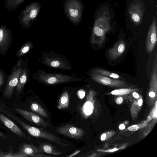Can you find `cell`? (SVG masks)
<instances>
[{
	"label": "cell",
	"instance_id": "obj_1",
	"mask_svg": "<svg viewBox=\"0 0 157 157\" xmlns=\"http://www.w3.org/2000/svg\"><path fill=\"white\" fill-rule=\"evenodd\" d=\"M107 11H101L94 21L91 37L93 44L101 46L104 42L106 33L111 29L110 17Z\"/></svg>",
	"mask_w": 157,
	"mask_h": 157
},
{
	"label": "cell",
	"instance_id": "obj_2",
	"mask_svg": "<svg viewBox=\"0 0 157 157\" xmlns=\"http://www.w3.org/2000/svg\"><path fill=\"white\" fill-rule=\"evenodd\" d=\"M1 110V111L4 113L8 116L12 118L18 122L22 128L31 136L38 138L45 139L63 147L69 146L68 144L62 142L58 137L54 135L36 127L29 125L3 109H2Z\"/></svg>",
	"mask_w": 157,
	"mask_h": 157
},
{
	"label": "cell",
	"instance_id": "obj_3",
	"mask_svg": "<svg viewBox=\"0 0 157 157\" xmlns=\"http://www.w3.org/2000/svg\"><path fill=\"white\" fill-rule=\"evenodd\" d=\"M63 7L64 13L70 21L75 24L80 23L84 9L80 0H65Z\"/></svg>",
	"mask_w": 157,
	"mask_h": 157
},
{
	"label": "cell",
	"instance_id": "obj_4",
	"mask_svg": "<svg viewBox=\"0 0 157 157\" xmlns=\"http://www.w3.org/2000/svg\"><path fill=\"white\" fill-rule=\"evenodd\" d=\"M41 5L34 2L28 5L21 12L19 16L20 23L26 28H29L36 19L40 10Z\"/></svg>",
	"mask_w": 157,
	"mask_h": 157
},
{
	"label": "cell",
	"instance_id": "obj_5",
	"mask_svg": "<svg viewBox=\"0 0 157 157\" xmlns=\"http://www.w3.org/2000/svg\"><path fill=\"white\" fill-rule=\"evenodd\" d=\"M38 76L41 82L48 85H54L82 79L72 76L57 73H47L43 71L39 73Z\"/></svg>",
	"mask_w": 157,
	"mask_h": 157
},
{
	"label": "cell",
	"instance_id": "obj_6",
	"mask_svg": "<svg viewBox=\"0 0 157 157\" xmlns=\"http://www.w3.org/2000/svg\"><path fill=\"white\" fill-rule=\"evenodd\" d=\"M91 77L95 81L106 86L113 87H122L127 86L124 81L98 73L92 72Z\"/></svg>",
	"mask_w": 157,
	"mask_h": 157
},
{
	"label": "cell",
	"instance_id": "obj_7",
	"mask_svg": "<svg viewBox=\"0 0 157 157\" xmlns=\"http://www.w3.org/2000/svg\"><path fill=\"white\" fill-rule=\"evenodd\" d=\"M57 133L70 138L79 139L84 135V130L74 125L66 124L56 129Z\"/></svg>",
	"mask_w": 157,
	"mask_h": 157
},
{
	"label": "cell",
	"instance_id": "obj_8",
	"mask_svg": "<svg viewBox=\"0 0 157 157\" xmlns=\"http://www.w3.org/2000/svg\"><path fill=\"white\" fill-rule=\"evenodd\" d=\"M21 63V61L18 63L17 68H15L10 76L4 91V96L10 98L12 96L13 90L17 86L20 72L21 70L19 67Z\"/></svg>",
	"mask_w": 157,
	"mask_h": 157
},
{
	"label": "cell",
	"instance_id": "obj_9",
	"mask_svg": "<svg viewBox=\"0 0 157 157\" xmlns=\"http://www.w3.org/2000/svg\"><path fill=\"white\" fill-rule=\"evenodd\" d=\"M15 109L22 116L32 123L45 128L49 125L48 122L35 113L19 108Z\"/></svg>",
	"mask_w": 157,
	"mask_h": 157
},
{
	"label": "cell",
	"instance_id": "obj_10",
	"mask_svg": "<svg viewBox=\"0 0 157 157\" xmlns=\"http://www.w3.org/2000/svg\"><path fill=\"white\" fill-rule=\"evenodd\" d=\"M144 8L141 3H132L128 9L131 20L136 25H140L143 19Z\"/></svg>",
	"mask_w": 157,
	"mask_h": 157
},
{
	"label": "cell",
	"instance_id": "obj_11",
	"mask_svg": "<svg viewBox=\"0 0 157 157\" xmlns=\"http://www.w3.org/2000/svg\"><path fill=\"white\" fill-rule=\"evenodd\" d=\"M157 26L155 20L152 21L148 31L146 41V49L151 53L155 48L157 42Z\"/></svg>",
	"mask_w": 157,
	"mask_h": 157
},
{
	"label": "cell",
	"instance_id": "obj_12",
	"mask_svg": "<svg viewBox=\"0 0 157 157\" xmlns=\"http://www.w3.org/2000/svg\"><path fill=\"white\" fill-rule=\"evenodd\" d=\"M19 152L27 156L33 157H54L40 153L39 149L32 144H22Z\"/></svg>",
	"mask_w": 157,
	"mask_h": 157
},
{
	"label": "cell",
	"instance_id": "obj_13",
	"mask_svg": "<svg viewBox=\"0 0 157 157\" xmlns=\"http://www.w3.org/2000/svg\"><path fill=\"white\" fill-rule=\"evenodd\" d=\"M125 49V43L123 40H121L108 50V56L111 60L116 59L123 53Z\"/></svg>",
	"mask_w": 157,
	"mask_h": 157
},
{
	"label": "cell",
	"instance_id": "obj_14",
	"mask_svg": "<svg viewBox=\"0 0 157 157\" xmlns=\"http://www.w3.org/2000/svg\"><path fill=\"white\" fill-rule=\"evenodd\" d=\"M0 120L13 133L21 137L26 138L22 131L14 122L0 113Z\"/></svg>",
	"mask_w": 157,
	"mask_h": 157
},
{
	"label": "cell",
	"instance_id": "obj_15",
	"mask_svg": "<svg viewBox=\"0 0 157 157\" xmlns=\"http://www.w3.org/2000/svg\"><path fill=\"white\" fill-rule=\"evenodd\" d=\"M94 94L93 90L89 91L86 100L82 108V113L85 117H88L93 112L94 107L93 99Z\"/></svg>",
	"mask_w": 157,
	"mask_h": 157
},
{
	"label": "cell",
	"instance_id": "obj_16",
	"mask_svg": "<svg viewBox=\"0 0 157 157\" xmlns=\"http://www.w3.org/2000/svg\"><path fill=\"white\" fill-rule=\"evenodd\" d=\"M44 62L52 67L64 70L70 69V67L67 65L66 63L59 58L45 57L44 59Z\"/></svg>",
	"mask_w": 157,
	"mask_h": 157
},
{
	"label": "cell",
	"instance_id": "obj_17",
	"mask_svg": "<svg viewBox=\"0 0 157 157\" xmlns=\"http://www.w3.org/2000/svg\"><path fill=\"white\" fill-rule=\"evenodd\" d=\"M38 147L40 152L55 155H60L62 153L52 144L47 143H39Z\"/></svg>",
	"mask_w": 157,
	"mask_h": 157
},
{
	"label": "cell",
	"instance_id": "obj_18",
	"mask_svg": "<svg viewBox=\"0 0 157 157\" xmlns=\"http://www.w3.org/2000/svg\"><path fill=\"white\" fill-rule=\"evenodd\" d=\"M10 32L5 25L0 27V47L2 49L8 43Z\"/></svg>",
	"mask_w": 157,
	"mask_h": 157
},
{
	"label": "cell",
	"instance_id": "obj_19",
	"mask_svg": "<svg viewBox=\"0 0 157 157\" xmlns=\"http://www.w3.org/2000/svg\"><path fill=\"white\" fill-rule=\"evenodd\" d=\"M27 79V71L25 69L21 70L17 85L16 90L18 93H20L26 83Z\"/></svg>",
	"mask_w": 157,
	"mask_h": 157
},
{
	"label": "cell",
	"instance_id": "obj_20",
	"mask_svg": "<svg viewBox=\"0 0 157 157\" xmlns=\"http://www.w3.org/2000/svg\"><path fill=\"white\" fill-rule=\"evenodd\" d=\"M25 0H5V7L9 12L15 10Z\"/></svg>",
	"mask_w": 157,
	"mask_h": 157
},
{
	"label": "cell",
	"instance_id": "obj_21",
	"mask_svg": "<svg viewBox=\"0 0 157 157\" xmlns=\"http://www.w3.org/2000/svg\"><path fill=\"white\" fill-rule=\"evenodd\" d=\"M30 108L33 111L44 117H48L46 111L40 104L36 102H33L31 104Z\"/></svg>",
	"mask_w": 157,
	"mask_h": 157
},
{
	"label": "cell",
	"instance_id": "obj_22",
	"mask_svg": "<svg viewBox=\"0 0 157 157\" xmlns=\"http://www.w3.org/2000/svg\"><path fill=\"white\" fill-rule=\"evenodd\" d=\"M69 97L67 91H64L60 96L58 102V105L62 109L67 108L69 105Z\"/></svg>",
	"mask_w": 157,
	"mask_h": 157
},
{
	"label": "cell",
	"instance_id": "obj_23",
	"mask_svg": "<svg viewBox=\"0 0 157 157\" xmlns=\"http://www.w3.org/2000/svg\"><path fill=\"white\" fill-rule=\"evenodd\" d=\"M137 90L136 89L121 88L114 90L107 94L116 95H122L130 94L133 92L137 91Z\"/></svg>",
	"mask_w": 157,
	"mask_h": 157
},
{
	"label": "cell",
	"instance_id": "obj_24",
	"mask_svg": "<svg viewBox=\"0 0 157 157\" xmlns=\"http://www.w3.org/2000/svg\"><path fill=\"white\" fill-rule=\"evenodd\" d=\"M93 72L99 73L105 76L115 79H118L120 77L119 75L115 73H113L101 69H96L93 71Z\"/></svg>",
	"mask_w": 157,
	"mask_h": 157
},
{
	"label": "cell",
	"instance_id": "obj_25",
	"mask_svg": "<svg viewBox=\"0 0 157 157\" xmlns=\"http://www.w3.org/2000/svg\"><path fill=\"white\" fill-rule=\"evenodd\" d=\"M31 46V44L30 43H28L25 44L20 49L18 53V55L21 56L27 53L29 50Z\"/></svg>",
	"mask_w": 157,
	"mask_h": 157
},
{
	"label": "cell",
	"instance_id": "obj_26",
	"mask_svg": "<svg viewBox=\"0 0 157 157\" xmlns=\"http://www.w3.org/2000/svg\"><path fill=\"white\" fill-rule=\"evenodd\" d=\"M12 151V150H11L9 152L6 153L4 157H27V155L20 152L13 153Z\"/></svg>",
	"mask_w": 157,
	"mask_h": 157
},
{
	"label": "cell",
	"instance_id": "obj_27",
	"mask_svg": "<svg viewBox=\"0 0 157 157\" xmlns=\"http://www.w3.org/2000/svg\"><path fill=\"white\" fill-rule=\"evenodd\" d=\"M115 132L113 131H110L104 133L101 135L100 140L101 141L107 140L109 138L111 137Z\"/></svg>",
	"mask_w": 157,
	"mask_h": 157
},
{
	"label": "cell",
	"instance_id": "obj_28",
	"mask_svg": "<svg viewBox=\"0 0 157 157\" xmlns=\"http://www.w3.org/2000/svg\"><path fill=\"white\" fill-rule=\"evenodd\" d=\"M86 93L83 89H80L77 92V94L79 98L81 99H83L85 96Z\"/></svg>",
	"mask_w": 157,
	"mask_h": 157
},
{
	"label": "cell",
	"instance_id": "obj_29",
	"mask_svg": "<svg viewBox=\"0 0 157 157\" xmlns=\"http://www.w3.org/2000/svg\"><path fill=\"white\" fill-rule=\"evenodd\" d=\"M141 125H139L138 124H135L131 126L128 128V130L131 131H135L137 130L140 127H141Z\"/></svg>",
	"mask_w": 157,
	"mask_h": 157
},
{
	"label": "cell",
	"instance_id": "obj_30",
	"mask_svg": "<svg viewBox=\"0 0 157 157\" xmlns=\"http://www.w3.org/2000/svg\"><path fill=\"white\" fill-rule=\"evenodd\" d=\"M119 148H113L112 149L107 150H98L99 151H103L104 152H113L119 150Z\"/></svg>",
	"mask_w": 157,
	"mask_h": 157
},
{
	"label": "cell",
	"instance_id": "obj_31",
	"mask_svg": "<svg viewBox=\"0 0 157 157\" xmlns=\"http://www.w3.org/2000/svg\"><path fill=\"white\" fill-rule=\"evenodd\" d=\"M123 99L121 97H118L116 100V103L118 105L121 104L123 102Z\"/></svg>",
	"mask_w": 157,
	"mask_h": 157
},
{
	"label": "cell",
	"instance_id": "obj_32",
	"mask_svg": "<svg viewBox=\"0 0 157 157\" xmlns=\"http://www.w3.org/2000/svg\"><path fill=\"white\" fill-rule=\"evenodd\" d=\"M4 76L3 74L0 71V87L3 84L4 82Z\"/></svg>",
	"mask_w": 157,
	"mask_h": 157
},
{
	"label": "cell",
	"instance_id": "obj_33",
	"mask_svg": "<svg viewBox=\"0 0 157 157\" xmlns=\"http://www.w3.org/2000/svg\"><path fill=\"white\" fill-rule=\"evenodd\" d=\"M148 94L150 97L153 98L156 96V93L153 91H148Z\"/></svg>",
	"mask_w": 157,
	"mask_h": 157
},
{
	"label": "cell",
	"instance_id": "obj_34",
	"mask_svg": "<svg viewBox=\"0 0 157 157\" xmlns=\"http://www.w3.org/2000/svg\"><path fill=\"white\" fill-rule=\"evenodd\" d=\"M132 93V96L135 98L136 99H139L140 98V95L138 94L136 92V91L133 92Z\"/></svg>",
	"mask_w": 157,
	"mask_h": 157
},
{
	"label": "cell",
	"instance_id": "obj_35",
	"mask_svg": "<svg viewBox=\"0 0 157 157\" xmlns=\"http://www.w3.org/2000/svg\"><path fill=\"white\" fill-rule=\"evenodd\" d=\"M143 100L141 98L139 99L138 101V104L140 106H141L143 104Z\"/></svg>",
	"mask_w": 157,
	"mask_h": 157
},
{
	"label": "cell",
	"instance_id": "obj_36",
	"mask_svg": "<svg viewBox=\"0 0 157 157\" xmlns=\"http://www.w3.org/2000/svg\"><path fill=\"white\" fill-rule=\"evenodd\" d=\"M125 128V125L123 124H121L119 127V129L121 130L124 129Z\"/></svg>",
	"mask_w": 157,
	"mask_h": 157
},
{
	"label": "cell",
	"instance_id": "obj_37",
	"mask_svg": "<svg viewBox=\"0 0 157 157\" xmlns=\"http://www.w3.org/2000/svg\"><path fill=\"white\" fill-rule=\"evenodd\" d=\"M80 151L79 150H78L75 151L73 154H71V155H69L68 156H67L68 157H72V156H73L75 155H76V154H78V153H79Z\"/></svg>",
	"mask_w": 157,
	"mask_h": 157
},
{
	"label": "cell",
	"instance_id": "obj_38",
	"mask_svg": "<svg viewBox=\"0 0 157 157\" xmlns=\"http://www.w3.org/2000/svg\"><path fill=\"white\" fill-rule=\"evenodd\" d=\"M6 153L0 149V157H4Z\"/></svg>",
	"mask_w": 157,
	"mask_h": 157
}]
</instances>
